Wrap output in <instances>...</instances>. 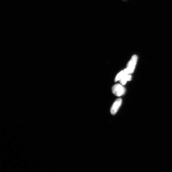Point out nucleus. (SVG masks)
<instances>
[{
    "label": "nucleus",
    "mask_w": 172,
    "mask_h": 172,
    "mask_svg": "<svg viewBox=\"0 0 172 172\" xmlns=\"http://www.w3.org/2000/svg\"><path fill=\"white\" fill-rule=\"evenodd\" d=\"M137 59L138 57L137 55H133L131 59L127 63V67L125 69L128 74H131L134 72L137 62Z\"/></svg>",
    "instance_id": "1"
},
{
    "label": "nucleus",
    "mask_w": 172,
    "mask_h": 172,
    "mask_svg": "<svg viewBox=\"0 0 172 172\" xmlns=\"http://www.w3.org/2000/svg\"><path fill=\"white\" fill-rule=\"evenodd\" d=\"M113 93L116 96L120 97L124 95L126 92L125 88L122 85L117 84L113 86L112 88Z\"/></svg>",
    "instance_id": "2"
},
{
    "label": "nucleus",
    "mask_w": 172,
    "mask_h": 172,
    "mask_svg": "<svg viewBox=\"0 0 172 172\" xmlns=\"http://www.w3.org/2000/svg\"><path fill=\"white\" fill-rule=\"evenodd\" d=\"M122 103V99L121 98L117 99L114 103L110 110V112L112 115H115L117 113L121 106Z\"/></svg>",
    "instance_id": "3"
},
{
    "label": "nucleus",
    "mask_w": 172,
    "mask_h": 172,
    "mask_svg": "<svg viewBox=\"0 0 172 172\" xmlns=\"http://www.w3.org/2000/svg\"><path fill=\"white\" fill-rule=\"evenodd\" d=\"M129 74L127 73V72L125 69H124V70L121 71L120 73H119L116 76L115 79V82L117 81L120 80L123 78L126 75Z\"/></svg>",
    "instance_id": "4"
},
{
    "label": "nucleus",
    "mask_w": 172,
    "mask_h": 172,
    "mask_svg": "<svg viewBox=\"0 0 172 172\" xmlns=\"http://www.w3.org/2000/svg\"><path fill=\"white\" fill-rule=\"evenodd\" d=\"M132 79V76L130 74H127L120 80L121 84L125 85L127 81H130Z\"/></svg>",
    "instance_id": "5"
}]
</instances>
